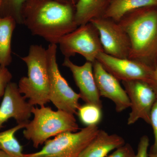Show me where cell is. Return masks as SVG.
Wrapping results in <instances>:
<instances>
[{"mask_svg":"<svg viewBox=\"0 0 157 157\" xmlns=\"http://www.w3.org/2000/svg\"><path fill=\"white\" fill-rule=\"evenodd\" d=\"M93 72L99 94L113 102L117 112H123L130 107L131 103L119 81L108 73L96 60L93 63Z\"/></svg>","mask_w":157,"mask_h":157,"instance_id":"7c38bea8","label":"cell"},{"mask_svg":"<svg viewBox=\"0 0 157 157\" xmlns=\"http://www.w3.org/2000/svg\"><path fill=\"white\" fill-rule=\"evenodd\" d=\"M2 0H0V6H2Z\"/></svg>","mask_w":157,"mask_h":157,"instance_id":"f1b7e54d","label":"cell"},{"mask_svg":"<svg viewBox=\"0 0 157 157\" xmlns=\"http://www.w3.org/2000/svg\"><path fill=\"white\" fill-rule=\"evenodd\" d=\"M131 42L128 59L157 67V6L136 9L118 21Z\"/></svg>","mask_w":157,"mask_h":157,"instance_id":"7a4b0ae2","label":"cell"},{"mask_svg":"<svg viewBox=\"0 0 157 157\" xmlns=\"http://www.w3.org/2000/svg\"><path fill=\"white\" fill-rule=\"evenodd\" d=\"M33 119L27 124L23 136L37 148L50 137L64 132H78V126L74 114L50 107H33Z\"/></svg>","mask_w":157,"mask_h":157,"instance_id":"277c9868","label":"cell"},{"mask_svg":"<svg viewBox=\"0 0 157 157\" xmlns=\"http://www.w3.org/2000/svg\"><path fill=\"white\" fill-rule=\"evenodd\" d=\"M77 114L82 123L86 126L97 125L102 119V109L94 104L86 103L80 105Z\"/></svg>","mask_w":157,"mask_h":157,"instance_id":"d6986e66","label":"cell"},{"mask_svg":"<svg viewBox=\"0 0 157 157\" xmlns=\"http://www.w3.org/2000/svg\"><path fill=\"white\" fill-rule=\"evenodd\" d=\"M26 65L28 75L20 79V92L33 106H45L50 102V78L47 50L42 45L30 46L27 55L21 58Z\"/></svg>","mask_w":157,"mask_h":157,"instance_id":"3957f363","label":"cell"},{"mask_svg":"<svg viewBox=\"0 0 157 157\" xmlns=\"http://www.w3.org/2000/svg\"><path fill=\"white\" fill-rule=\"evenodd\" d=\"M33 107L20 92L18 85L9 82L0 105V129L11 118L14 119L17 124L28 123Z\"/></svg>","mask_w":157,"mask_h":157,"instance_id":"8fae6325","label":"cell"},{"mask_svg":"<svg viewBox=\"0 0 157 157\" xmlns=\"http://www.w3.org/2000/svg\"><path fill=\"white\" fill-rule=\"evenodd\" d=\"M63 66L68 68L73 75L75 83L79 90V95L86 103L96 105L102 109V101L97 85L94 72L93 64L86 61L84 64L78 66L65 58Z\"/></svg>","mask_w":157,"mask_h":157,"instance_id":"4fadbf2b","label":"cell"},{"mask_svg":"<svg viewBox=\"0 0 157 157\" xmlns=\"http://www.w3.org/2000/svg\"><path fill=\"white\" fill-rule=\"evenodd\" d=\"M65 58H70L78 54L86 61L94 63L98 54L104 52L99 33L90 22L78 26L75 30L63 37L58 43Z\"/></svg>","mask_w":157,"mask_h":157,"instance_id":"8992f818","label":"cell"},{"mask_svg":"<svg viewBox=\"0 0 157 157\" xmlns=\"http://www.w3.org/2000/svg\"><path fill=\"white\" fill-rule=\"evenodd\" d=\"M27 124H17L13 128L0 132V150L12 157H25L22 146L16 139L15 134L20 129L24 128Z\"/></svg>","mask_w":157,"mask_h":157,"instance_id":"ac0fdd59","label":"cell"},{"mask_svg":"<svg viewBox=\"0 0 157 157\" xmlns=\"http://www.w3.org/2000/svg\"><path fill=\"white\" fill-rule=\"evenodd\" d=\"M135 153L132 145L125 143L117 148L114 151L107 157H135Z\"/></svg>","mask_w":157,"mask_h":157,"instance_id":"603a6c76","label":"cell"},{"mask_svg":"<svg viewBox=\"0 0 157 157\" xmlns=\"http://www.w3.org/2000/svg\"><path fill=\"white\" fill-rule=\"evenodd\" d=\"M112 0H78L75 6V18L78 26L104 16Z\"/></svg>","mask_w":157,"mask_h":157,"instance_id":"9a60e30c","label":"cell"},{"mask_svg":"<svg viewBox=\"0 0 157 157\" xmlns=\"http://www.w3.org/2000/svg\"><path fill=\"white\" fill-rule=\"evenodd\" d=\"M149 139L146 135H144L140 138L138 145L137 154L135 157H149L148 148Z\"/></svg>","mask_w":157,"mask_h":157,"instance_id":"cb8c5ba5","label":"cell"},{"mask_svg":"<svg viewBox=\"0 0 157 157\" xmlns=\"http://www.w3.org/2000/svg\"><path fill=\"white\" fill-rule=\"evenodd\" d=\"M124 139L117 134H109L99 129L94 138L78 157H107L110 152L125 144Z\"/></svg>","mask_w":157,"mask_h":157,"instance_id":"5bb4252c","label":"cell"},{"mask_svg":"<svg viewBox=\"0 0 157 157\" xmlns=\"http://www.w3.org/2000/svg\"><path fill=\"white\" fill-rule=\"evenodd\" d=\"M57 45L49 44L47 50L50 78L49 100L58 109L77 114L80 96L70 87L62 76L57 62Z\"/></svg>","mask_w":157,"mask_h":157,"instance_id":"52a82bcc","label":"cell"},{"mask_svg":"<svg viewBox=\"0 0 157 157\" xmlns=\"http://www.w3.org/2000/svg\"><path fill=\"white\" fill-rule=\"evenodd\" d=\"M16 21L10 16L0 17V66L7 67L11 61V42Z\"/></svg>","mask_w":157,"mask_h":157,"instance_id":"e0dca14e","label":"cell"},{"mask_svg":"<svg viewBox=\"0 0 157 157\" xmlns=\"http://www.w3.org/2000/svg\"><path fill=\"white\" fill-rule=\"evenodd\" d=\"M122 83L131 103L128 124H133L139 119L150 124L152 109L157 99L155 91L148 82L143 80L122 81Z\"/></svg>","mask_w":157,"mask_h":157,"instance_id":"9c48e42d","label":"cell"},{"mask_svg":"<svg viewBox=\"0 0 157 157\" xmlns=\"http://www.w3.org/2000/svg\"><path fill=\"white\" fill-rule=\"evenodd\" d=\"M148 83L155 91L157 97V67L153 70Z\"/></svg>","mask_w":157,"mask_h":157,"instance_id":"d4e9b609","label":"cell"},{"mask_svg":"<svg viewBox=\"0 0 157 157\" xmlns=\"http://www.w3.org/2000/svg\"><path fill=\"white\" fill-rule=\"evenodd\" d=\"M0 157H12L2 151L0 150Z\"/></svg>","mask_w":157,"mask_h":157,"instance_id":"4316f807","label":"cell"},{"mask_svg":"<svg viewBox=\"0 0 157 157\" xmlns=\"http://www.w3.org/2000/svg\"><path fill=\"white\" fill-rule=\"evenodd\" d=\"M12 74L7 67L0 66V100L5 94L6 87L12 78Z\"/></svg>","mask_w":157,"mask_h":157,"instance_id":"7402d4cb","label":"cell"},{"mask_svg":"<svg viewBox=\"0 0 157 157\" xmlns=\"http://www.w3.org/2000/svg\"><path fill=\"white\" fill-rule=\"evenodd\" d=\"M22 12V24L34 36L49 44H58L60 39L78 28L75 6L52 1L29 0Z\"/></svg>","mask_w":157,"mask_h":157,"instance_id":"6da1fadb","label":"cell"},{"mask_svg":"<svg viewBox=\"0 0 157 157\" xmlns=\"http://www.w3.org/2000/svg\"><path fill=\"white\" fill-rule=\"evenodd\" d=\"M29 0H8L11 8V17L14 18L18 24H22V11L24 5Z\"/></svg>","mask_w":157,"mask_h":157,"instance_id":"ffe728a7","label":"cell"},{"mask_svg":"<svg viewBox=\"0 0 157 157\" xmlns=\"http://www.w3.org/2000/svg\"><path fill=\"white\" fill-rule=\"evenodd\" d=\"M98 30L104 52L121 59H128L131 42L128 34L118 22L104 17L92 20Z\"/></svg>","mask_w":157,"mask_h":157,"instance_id":"ba28073f","label":"cell"},{"mask_svg":"<svg viewBox=\"0 0 157 157\" xmlns=\"http://www.w3.org/2000/svg\"><path fill=\"white\" fill-rule=\"evenodd\" d=\"M151 6H157V0H112L103 17L118 22L130 11Z\"/></svg>","mask_w":157,"mask_h":157,"instance_id":"2e32d148","label":"cell"},{"mask_svg":"<svg viewBox=\"0 0 157 157\" xmlns=\"http://www.w3.org/2000/svg\"><path fill=\"white\" fill-rule=\"evenodd\" d=\"M149 157H157V155L150 154H148Z\"/></svg>","mask_w":157,"mask_h":157,"instance_id":"83f0119b","label":"cell"},{"mask_svg":"<svg viewBox=\"0 0 157 157\" xmlns=\"http://www.w3.org/2000/svg\"><path fill=\"white\" fill-rule=\"evenodd\" d=\"M32 1H45V0H32ZM52 1H56L64 4H70L73 6H76V3L78 2V0H52Z\"/></svg>","mask_w":157,"mask_h":157,"instance_id":"484cf974","label":"cell"},{"mask_svg":"<svg viewBox=\"0 0 157 157\" xmlns=\"http://www.w3.org/2000/svg\"><path fill=\"white\" fill-rule=\"evenodd\" d=\"M150 124L153 130L154 142L151 147L148 154L157 155V99L152 109Z\"/></svg>","mask_w":157,"mask_h":157,"instance_id":"44dd1931","label":"cell"},{"mask_svg":"<svg viewBox=\"0 0 157 157\" xmlns=\"http://www.w3.org/2000/svg\"><path fill=\"white\" fill-rule=\"evenodd\" d=\"M97 60L119 81L141 80L148 82L154 69L129 59H121L100 52Z\"/></svg>","mask_w":157,"mask_h":157,"instance_id":"30bf717a","label":"cell"},{"mask_svg":"<svg viewBox=\"0 0 157 157\" xmlns=\"http://www.w3.org/2000/svg\"><path fill=\"white\" fill-rule=\"evenodd\" d=\"M97 125L86 126L78 132H64L45 141L39 151L25 157H78L99 132Z\"/></svg>","mask_w":157,"mask_h":157,"instance_id":"5b68a950","label":"cell"}]
</instances>
